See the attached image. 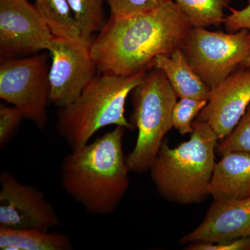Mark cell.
Wrapping results in <instances>:
<instances>
[{"label":"cell","mask_w":250,"mask_h":250,"mask_svg":"<svg viewBox=\"0 0 250 250\" xmlns=\"http://www.w3.org/2000/svg\"><path fill=\"white\" fill-rule=\"evenodd\" d=\"M90 46L54 37L48 49L52 57L49 67V103L59 108L70 104L96 77L98 67Z\"/></svg>","instance_id":"cell-8"},{"label":"cell","mask_w":250,"mask_h":250,"mask_svg":"<svg viewBox=\"0 0 250 250\" xmlns=\"http://www.w3.org/2000/svg\"><path fill=\"white\" fill-rule=\"evenodd\" d=\"M154 67L164 72L178 98L208 100L210 88L193 70L182 49L170 55L158 56Z\"/></svg>","instance_id":"cell-14"},{"label":"cell","mask_w":250,"mask_h":250,"mask_svg":"<svg viewBox=\"0 0 250 250\" xmlns=\"http://www.w3.org/2000/svg\"><path fill=\"white\" fill-rule=\"evenodd\" d=\"M250 31L234 33L191 28L182 50L210 90L237 70L250 54Z\"/></svg>","instance_id":"cell-7"},{"label":"cell","mask_w":250,"mask_h":250,"mask_svg":"<svg viewBox=\"0 0 250 250\" xmlns=\"http://www.w3.org/2000/svg\"><path fill=\"white\" fill-rule=\"evenodd\" d=\"M111 9V16L125 17L151 12L174 0H105Z\"/></svg>","instance_id":"cell-21"},{"label":"cell","mask_w":250,"mask_h":250,"mask_svg":"<svg viewBox=\"0 0 250 250\" xmlns=\"http://www.w3.org/2000/svg\"><path fill=\"white\" fill-rule=\"evenodd\" d=\"M147 72L131 76L102 73L75 101L59 108L57 131L70 149L89 143L98 131L110 125L134 129V125L125 117V104L129 94L142 83Z\"/></svg>","instance_id":"cell-4"},{"label":"cell","mask_w":250,"mask_h":250,"mask_svg":"<svg viewBox=\"0 0 250 250\" xmlns=\"http://www.w3.org/2000/svg\"><path fill=\"white\" fill-rule=\"evenodd\" d=\"M54 36L27 0H0V54L3 58L48 50Z\"/></svg>","instance_id":"cell-9"},{"label":"cell","mask_w":250,"mask_h":250,"mask_svg":"<svg viewBox=\"0 0 250 250\" xmlns=\"http://www.w3.org/2000/svg\"><path fill=\"white\" fill-rule=\"evenodd\" d=\"M22 112L16 106H0V147L3 148L14 138L21 122Z\"/></svg>","instance_id":"cell-22"},{"label":"cell","mask_w":250,"mask_h":250,"mask_svg":"<svg viewBox=\"0 0 250 250\" xmlns=\"http://www.w3.org/2000/svg\"><path fill=\"white\" fill-rule=\"evenodd\" d=\"M125 129L116 126L93 142L71 149L62 159V187L90 214L113 213L129 188L131 171L123 151Z\"/></svg>","instance_id":"cell-2"},{"label":"cell","mask_w":250,"mask_h":250,"mask_svg":"<svg viewBox=\"0 0 250 250\" xmlns=\"http://www.w3.org/2000/svg\"><path fill=\"white\" fill-rule=\"evenodd\" d=\"M104 0H67L83 38L93 42V34L100 32L106 24L103 9Z\"/></svg>","instance_id":"cell-18"},{"label":"cell","mask_w":250,"mask_h":250,"mask_svg":"<svg viewBox=\"0 0 250 250\" xmlns=\"http://www.w3.org/2000/svg\"><path fill=\"white\" fill-rule=\"evenodd\" d=\"M35 6L54 37L91 45L81 34L67 0H36Z\"/></svg>","instance_id":"cell-16"},{"label":"cell","mask_w":250,"mask_h":250,"mask_svg":"<svg viewBox=\"0 0 250 250\" xmlns=\"http://www.w3.org/2000/svg\"><path fill=\"white\" fill-rule=\"evenodd\" d=\"M47 54L3 58L0 63V98L22 112L40 130L47 125L50 83Z\"/></svg>","instance_id":"cell-6"},{"label":"cell","mask_w":250,"mask_h":250,"mask_svg":"<svg viewBox=\"0 0 250 250\" xmlns=\"http://www.w3.org/2000/svg\"><path fill=\"white\" fill-rule=\"evenodd\" d=\"M208 100L182 98L174 105L172 115V126L179 134H191L192 123L207 104Z\"/></svg>","instance_id":"cell-19"},{"label":"cell","mask_w":250,"mask_h":250,"mask_svg":"<svg viewBox=\"0 0 250 250\" xmlns=\"http://www.w3.org/2000/svg\"><path fill=\"white\" fill-rule=\"evenodd\" d=\"M188 141L170 147L161 145L149 167L158 192L166 200L192 205L205 201L210 195V185L215 164L218 138L210 125L195 120Z\"/></svg>","instance_id":"cell-3"},{"label":"cell","mask_w":250,"mask_h":250,"mask_svg":"<svg viewBox=\"0 0 250 250\" xmlns=\"http://www.w3.org/2000/svg\"><path fill=\"white\" fill-rule=\"evenodd\" d=\"M187 250H250V238L216 242H196L187 244Z\"/></svg>","instance_id":"cell-23"},{"label":"cell","mask_w":250,"mask_h":250,"mask_svg":"<svg viewBox=\"0 0 250 250\" xmlns=\"http://www.w3.org/2000/svg\"><path fill=\"white\" fill-rule=\"evenodd\" d=\"M67 235L36 229H11L0 227V250H70Z\"/></svg>","instance_id":"cell-15"},{"label":"cell","mask_w":250,"mask_h":250,"mask_svg":"<svg viewBox=\"0 0 250 250\" xmlns=\"http://www.w3.org/2000/svg\"><path fill=\"white\" fill-rule=\"evenodd\" d=\"M133 121L138 129L136 144L126 156L131 172L149 170L164 137L172 127V115L177 98L164 72L153 67L132 91Z\"/></svg>","instance_id":"cell-5"},{"label":"cell","mask_w":250,"mask_h":250,"mask_svg":"<svg viewBox=\"0 0 250 250\" xmlns=\"http://www.w3.org/2000/svg\"><path fill=\"white\" fill-rule=\"evenodd\" d=\"M0 227L50 231L62 225L43 192L7 172L0 175Z\"/></svg>","instance_id":"cell-10"},{"label":"cell","mask_w":250,"mask_h":250,"mask_svg":"<svg viewBox=\"0 0 250 250\" xmlns=\"http://www.w3.org/2000/svg\"><path fill=\"white\" fill-rule=\"evenodd\" d=\"M215 164L210 185L213 200H236L250 197V153L231 152Z\"/></svg>","instance_id":"cell-13"},{"label":"cell","mask_w":250,"mask_h":250,"mask_svg":"<svg viewBox=\"0 0 250 250\" xmlns=\"http://www.w3.org/2000/svg\"><path fill=\"white\" fill-rule=\"evenodd\" d=\"M250 104V67L236 70L210 90L197 119L209 125L219 140L234 129Z\"/></svg>","instance_id":"cell-11"},{"label":"cell","mask_w":250,"mask_h":250,"mask_svg":"<svg viewBox=\"0 0 250 250\" xmlns=\"http://www.w3.org/2000/svg\"><path fill=\"white\" fill-rule=\"evenodd\" d=\"M250 153V104L234 129L218 144V155L231 152Z\"/></svg>","instance_id":"cell-20"},{"label":"cell","mask_w":250,"mask_h":250,"mask_svg":"<svg viewBox=\"0 0 250 250\" xmlns=\"http://www.w3.org/2000/svg\"><path fill=\"white\" fill-rule=\"evenodd\" d=\"M192 26L174 1L151 11L111 16L90 52L98 71L118 76L147 72L161 54L182 49Z\"/></svg>","instance_id":"cell-1"},{"label":"cell","mask_w":250,"mask_h":250,"mask_svg":"<svg viewBox=\"0 0 250 250\" xmlns=\"http://www.w3.org/2000/svg\"><path fill=\"white\" fill-rule=\"evenodd\" d=\"M193 27H218L231 0H174Z\"/></svg>","instance_id":"cell-17"},{"label":"cell","mask_w":250,"mask_h":250,"mask_svg":"<svg viewBox=\"0 0 250 250\" xmlns=\"http://www.w3.org/2000/svg\"><path fill=\"white\" fill-rule=\"evenodd\" d=\"M243 238H250V197L213 200L202 223L182 237L180 243H216Z\"/></svg>","instance_id":"cell-12"},{"label":"cell","mask_w":250,"mask_h":250,"mask_svg":"<svg viewBox=\"0 0 250 250\" xmlns=\"http://www.w3.org/2000/svg\"><path fill=\"white\" fill-rule=\"evenodd\" d=\"M249 36L250 39V31L249 33ZM242 67V68H249V67H250V54L249 57L246 59V61L241 64V67Z\"/></svg>","instance_id":"cell-25"},{"label":"cell","mask_w":250,"mask_h":250,"mask_svg":"<svg viewBox=\"0 0 250 250\" xmlns=\"http://www.w3.org/2000/svg\"><path fill=\"white\" fill-rule=\"evenodd\" d=\"M248 5L241 10L230 9L231 14L225 18V29L229 32H236L241 29L250 31V0Z\"/></svg>","instance_id":"cell-24"}]
</instances>
